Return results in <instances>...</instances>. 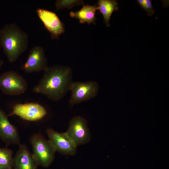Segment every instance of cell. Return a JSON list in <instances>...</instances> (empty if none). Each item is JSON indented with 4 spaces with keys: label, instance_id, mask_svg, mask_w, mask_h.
Returning <instances> with one entry per match:
<instances>
[{
    "label": "cell",
    "instance_id": "277c9868",
    "mask_svg": "<svg viewBox=\"0 0 169 169\" xmlns=\"http://www.w3.org/2000/svg\"><path fill=\"white\" fill-rule=\"evenodd\" d=\"M99 89L98 84L94 81H73L69 89L71 94L69 105L72 106L94 98L97 95Z\"/></svg>",
    "mask_w": 169,
    "mask_h": 169
},
{
    "label": "cell",
    "instance_id": "6da1fadb",
    "mask_svg": "<svg viewBox=\"0 0 169 169\" xmlns=\"http://www.w3.org/2000/svg\"><path fill=\"white\" fill-rule=\"evenodd\" d=\"M39 83L35 86L33 91L42 94L54 101L62 98L69 91L73 82V72L69 67L54 65L48 67Z\"/></svg>",
    "mask_w": 169,
    "mask_h": 169
},
{
    "label": "cell",
    "instance_id": "5b68a950",
    "mask_svg": "<svg viewBox=\"0 0 169 169\" xmlns=\"http://www.w3.org/2000/svg\"><path fill=\"white\" fill-rule=\"evenodd\" d=\"M28 84L24 78L13 70L6 72L0 75V89L5 94L17 95L24 93Z\"/></svg>",
    "mask_w": 169,
    "mask_h": 169
},
{
    "label": "cell",
    "instance_id": "9c48e42d",
    "mask_svg": "<svg viewBox=\"0 0 169 169\" xmlns=\"http://www.w3.org/2000/svg\"><path fill=\"white\" fill-rule=\"evenodd\" d=\"M36 12L52 38L59 39V36L65 32V27L55 13L41 8L37 9Z\"/></svg>",
    "mask_w": 169,
    "mask_h": 169
},
{
    "label": "cell",
    "instance_id": "4fadbf2b",
    "mask_svg": "<svg viewBox=\"0 0 169 169\" xmlns=\"http://www.w3.org/2000/svg\"><path fill=\"white\" fill-rule=\"evenodd\" d=\"M97 9V5L93 6L88 4L84 5L83 8L79 10L76 12H71L69 15L72 18L78 19L81 23H87L88 24H95L96 11Z\"/></svg>",
    "mask_w": 169,
    "mask_h": 169
},
{
    "label": "cell",
    "instance_id": "2e32d148",
    "mask_svg": "<svg viewBox=\"0 0 169 169\" xmlns=\"http://www.w3.org/2000/svg\"><path fill=\"white\" fill-rule=\"evenodd\" d=\"M84 3L83 0H57L55 3L56 11L64 8L70 9L76 6Z\"/></svg>",
    "mask_w": 169,
    "mask_h": 169
},
{
    "label": "cell",
    "instance_id": "7a4b0ae2",
    "mask_svg": "<svg viewBox=\"0 0 169 169\" xmlns=\"http://www.w3.org/2000/svg\"><path fill=\"white\" fill-rule=\"evenodd\" d=\"M28 42L27 33L16 24H6L0 29V46L10 63L27 50Z\"/></svg>",
    "mask_w": 169,
    "mask_h": 169
},
{
    "label": "cell",
    "instance_id": "7c38bea8",
    "mask_svg": "<svg viewBox=\"0 0 169 169\" xmlns=\"http://www.w3.org/2000/svg\"><path fill=\"white\" fill-rule=\"evenodd\" d=\"M15 169H36L38 165L32 154L25 145H20L13 159Z\"/></svg>",
    "mask_w": 169,
    "mask_h": 169
},
{
    "label": "cell",
    "instance_id": "8fae6325",
    "mask_svg": "<svg viewBox=\"0 0 169 169\" xmlns=\"http://www.w3.org/2000/svg\"><path fill=\"white\" fill-rule=\"evenodd\" d=\"M8 117L0 108V136L8 144L20 145L18 133L16 128L9 121Z\"/></svg>",
    "mask_w": 169,
    "mask_h": 169
},
{
    "label": "cell",
    "instance_id": "8992f818",
    "mask_svg": "<svg viewBox=\"0 0 169 169\" xmlns=\"http://www.w3.org/2000/svg\"><path fill=\"white\" fill-rule=\"evenodd\" d=\"M65 132L77 146L87 143L91 138L87 121L79 116L72 118Z\"/></svg>",
    "mask_w": 169,
    "mask_h": 169
},
{
    "label": "cell",
    "instance_id": "9a60e30c",
    "mask_svg": "<svg viewBox=\"0 0 169 169\" xmlns=\"http://www.w3.org/2000/svg\"><path fill=\"white\" fill-rule=\"evenodd\" d=\"M12 151L0 148V169H10L13 163Z\"/></svg>",
    "mask_w": 169,
    "mask_h": 169
},
{
    "label": "cell",
    "instance_id": "3957f363",
    "mask_svg": "<svg viewBox=\"0 0 169 169\" xmlns=\"http://www.w3.org/2000/svg\"><path fill=\"white\" fill-rule=\"evenodd\" d=\"M33 149V155L38 165L49 166L54 158L55 150L50 141L39 134L33 136L30 140Z\"/></svg>",
    "mask_w": 169,
    "mask_h": 169
},
{
    "label": "cell",
    "instance_id": "52a82bcc",
    "mask_svg": "<svg viewBox=\"0 0 169 169\" xmlns=\"http://www.w3.org/2000/svg\"><path fill=\"white\" fill-rule=\"evenodd\" d=\"M47 114L46 109L40 104L28 103L16 104L12 111L7 116L16 115L25 120L35 121L41 120Z\"/></svg>",
    "mask_w": 169,
    "mask_h": 169
},
{
    "label": "cell",
    "instance_id": "e0dca14e",
    "mask_svg": "<svg viewBox=\"0 0 169 169\" xmlns=\"http://www.w3.org/2000/svg\"><path fill=\"white\" fill-rule=\"evenodd\" d=\"M137 2L140 6L146 12L149 16L152 15L155 12L151 0H137Z\"/></svg>",
    "mask_w": 169,
    "mask_h": 169
},
{
    "label": "cell",
    "instance_id": "ba28073f",
    "mask_svg": "<svg viewBox=\"0 0 169 169\" xmlns=\"http://www.w3.org/2000/svg\"><path fill=\"white\" fill-rule=\"evenodd\" d=\"M47 134L56 151L66 155H74L77 146L66 132L59 133L52 128L48 129Z\"/></svg>",
    "mask_w": 169,
    "mask_h": 169
},
{
    "label": "cell",
    "instance_id": "ac0fdd59",
    "mask_svg": "<svg viewBox=\"0 0 169 169\" xmlns=\"http://www.w3.org/2000/svg\"><path fill=\"white\" fill-rule=\"evenodd\" d=\"M3 64V61L2 60L0 59V69Z\"/></svg>",
    "mask_w": 169,
    "mask_h": 169
},
{
    "label": "cell",
    "instance_id": "30bf717a",
    "mask_svg": "<svg viewBox=\"0 0 169 169\" xmlns=\"http://www.w3.org/2000/svg\"><path fill=\"white\" fill-rule=\"evenodd\" d=\"M49 66L44 49L39 46L33 47L22 69L26 73L44 71Z\"/></svg>",
    "mask_w": 169,
    "mask_h": 169
},
{
    "label": "cell",
    "instance_id": "5bb4252c",
    "mask_svg": "<svg viewBox=\"0 0 169 169\" xmlns=\"http://www.w3.org/2000/svg\"><path fill=\"white\" fill-rule=\"evenodd\" d=\"M97 9L102 15L104 21L107 27L110 26V20L113 13L119 9L117 1L115 0H99Z\"/></svg>",
    "mask_w": 169,
    "mask_h": 169
}]
</instances>
